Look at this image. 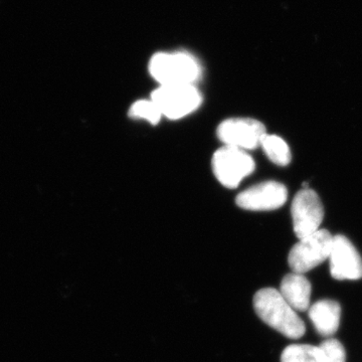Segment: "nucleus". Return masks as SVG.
<instances>
[{"label": "nucleus", "instance_id": "nucleus-1", "mask_svg": "<svg viewBox=\"0 0 362 362\" xmlns=\"http://www.w3.org/2000/svg\"><path fill=\"white\" fill-rule=\"evenodd\" d=\"M252 304L257 315L284 337L298 339L305 334L303 320L278 290L274 288L259 290L255 294Z\"/></svg>", "mask_w": 362, "mask_h": 362}, {"label": "nucleus", "instance_id": "nucleus-2", "mask_svg": "<svg viewBox=\"0 0 362 362\" xmlns=\"http://www.w3.org/2000/svg\"><path fill=\"white\" fill-rule=\"evenodd\" d=\"M149 71L160 86L194 85L202 70L197 59L185 52H160L151 59Z\"/></svg>", "mask_w": 362, "mask_h": 362}, {"label": "nucleus", "instance_id": "nucleus-3", "mask_svg": "<svg viewBox=\"0 0 362 362\" xmlns=\"http://www.w3.org/2000/svg\"><path fill=\"white\" fill-rule=\"evenodd\" d=\"M162 116L178 120L189 115L201 106L202 97L194 85L160 86L151 95Z\"/></svg>", "mask_w": 362, "mask_h": 362}, {"label": "nucleus", "instance_id": "nucleus-4", "mask_svg": "<svg viewBox=\"0 0 362 362\" xmlns=\"http://www.w3.org/2000/svg\"><path fill=\"white\" fill-rule=\"evenodd\" d=\"M333 235L328 230H318L307 235L292 247L288 263L294 273L305 274L329 259Z\"/></svg>", "mask_w": 362, "mask_h": 362}, {"label": "nucleus", "instance_id": "nucleus-5", "mask_svg": "<svg viewBox=\"0 0 362 362\" xmlns=\"http://www.w3.org/2000/svg\"><path fill=\"white\" fill-rule=\"evenodd\" d=\"M211 168L216 180L223 187L235 188L244 178L254 173L256 164L247 151L223 146L214 154Z\"/></svg>", "mask_w": 362, "mask_h": 362}, {"label": "nucleus", "instance_id": "nucleus-6", "mask_svg": "<svg viewBox=\"0 0 362 362\" xmlns=\"http://www.w3.org/2000/svg\"><path fill=\"white\" fill-rule=\"evenodd\" d=\"M267 134L263 123L252 118L226 119L218 128V136L225 146L247 151L261 146Z\"/></svg>", "mask_w": 362, "mask_h": 362}, {"label": "nucleus", "instance_id": "nucleus-7", "mask_svg": "<svg viewBox=\"0 0 362 362\" xmlns=\"http://www.w3.org/2000/svg\"><path fill=\"white\" fill-rule=\"evenodd\" d=\"M293 228L298 239L320 230L324 209L320 197L310 188H303L295 195L292 202Z\"/></svg>", "mask_w": 362, "mask_h": 362}, {"label": "nucleus", "instance_id": "nucleus-8", "mask_svg": "<svg viewBox=\"0 0 362 362\" xmlns=\"http://www.w3.org/2000/svg\"><path fill=\"white\" fill-rule=\"evenodd\" d=\"M287 199V187L277 181L269 180L240 192L235 202L247 211H273L284 206Z\"/></svg>", "mask_w": 362, "mask_h": 362}, {"label": "nucleus", "instance_id": "nucleus-9", "mask_svg": "<svg viewBox=\"0 0 362 362\" xmlns=\"http://www.w3.org/2000/svg\"><path fill=\"white\" fill-rule=\"evenodd\" d=\"M331 276L337 280H359L362 278V258L346 237H333L330 252Z\"/></svg>", "mask_w": 362, "mask_h": 362}, {"label": "nucleus", "instance_id": "nucleus-10", "mask_svg": "<svg viewBox=\"0 0 362 362\" xmlns=\"http://www.w3.org/2000/svg\"><path fill=\"white\" fill-rule=\"evenodd\" d=\"M341 307L333 300H321L309 309V318L317 332L324 337H332L339 328Z\"/></svg>", "mask_w": 362, "mask_h": 362}, {"label": "nucleus", "instance_id": "nucleus-11", "mask_svg": "<svg viewBox=\"0 0 362 362\" xmlns=\"http://www.w3.org/2000/svg\"><path fill=\"white\" fill-rule=\"evenodd\" d=\"M280 293L295 311L303 312L310 306L311 284L303 274H288L283 278Z\"/></svg>", "mask_w": 362, "mask_h": 362}, {"label": "nucleus", "instance_id": "nucleus-12", "mask_svg": "<svg viewBox=\"0 0 362 362\" xmlns=\"http://www.w3.org/2000/svg\"><path fill=\"white\" fill-rule=\"evenodd\" d=\"M261 147L267 157L278 166H287L292 156L289 146L284 139L277 135L266 134L261 142Z\"/></svg>", "mask_w": 362, "mask_h": 362}, {"label": "nucleus", "instance_id": "nucleus-13", "mask_svg": "<svg viewBox=\"0 0 362 362\" xmlns=\"http://www.w3.org/2000/svg\"><path fill=\"white\" fill-rule=\"evenodd\" d=\"M281 362H326V357L319 346L292 344L282 352Z\"/></svg>", "mask_w": 362, "mask_h": 362}, {"label": "nucleus", "instance_id": "nucleus-14", "mask_svg": "<svg viewBox=\"0 0 362 362\" xmlns=\"http://www.w3.org/2000/svg\"><path fill=\"white\" fill-rule=\"evenodd\" d=\"M129 116L133 119H142L152 125L161 120L162 113L152 100H139L131 106Z\"/></svg>", "mask_w": 362, "mask_h": 362}, {"label": "nucleus", "instance_id": "nucleus-15", "mask_svg": "<svg viewBox=\"0 0 362 362\" xmlns=\"http://www.w3.org/2000/svg\"><path fill=\"white\" fill-rule=\"evenodd\" d=\"M324 354L326 362H345L346 361V352L344 346L339 340L335 338H327L319 345Z\"/></svg>", "mask_w": 362, "mask_h": 362}]
</instances>
